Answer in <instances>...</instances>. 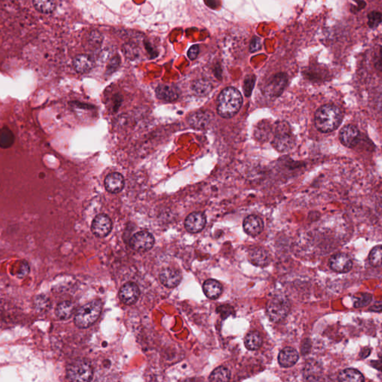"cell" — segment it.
<instances>
[{
  "label": "cell",
  "instance_id": "6da1fadb",
  "mask_svg": "<svg viewBox=\"0 0 382 382\" xmlns=\"http://www.w3.org/2000/svg\"><path fill=\"white\" fill-rule=\"evenodd\" d=\"M343 117L342 111L339 107L327 104L316 111L314 124L316 129L321 133H330L341 126Z\"/></svg>",
  "mask_w": 382,
  "mask_h": 382
},
{
  "label": "cell",
  "instance_id": "7a4b0ae2",
  "mask_svg": "<svg viewBox=\"0 0 382 382\" xmlns=\"http://www.w3.org/2000/svg\"><path fill=\"white\" fill-rule=\"evenodd\" d=\"M243 96L237 88L228 87L222 90L217 99L218 114L222 118L234 117L243 105Z\"/></svg>",
  "mask_w": 382,
  "mask_h": 382
},
{
  "label": "cell",
  "instance_id": "3957f363",
  "mask_svg": "<svg viewBox=\"0 0 382 382\" xmlns=\"http://www.w3.org/2000/svg\"><path fill=\"white\" fill-rule=\"evenodd\" d=\"M102 310V302L99 299L91 301L76 311L74 323L79 329H87L99 319Z\"/></svg>",
  "mask_w": 382,
  "mask_h": 382
},
{
  "label": "cell",
  "instance_id": "277c9868",
  "mask_svg": "<svg viewBox=\"0 0 382 382\" xmlns=\"http://www.w3.org/2000/svg\"><path fill=\"white\" fill-rule=\"evenodd\" d=\"M290 310V302L285 296L281 295L272 298L267 305V316L274 323L282 321L287 317Z\"/></svg>",
  "mask_w": 382,
  "mask_h": 382
},
{
  "label": "cell",
  "instance_id": "5b68a950",
  "mask_svg": "<svg viewBox=\"0 0 382 382\" xmlns=\"http://www.w3.org/2000/svg\"><path fill=\"white\" fill-rule=\"evenodd\" d=\"M287 123H278L276 134L273 138L272 145L279 153H287L293 148L295 139L290 134V128L287 127Z\"/></svg>",
  "mask_w": 382,
  "mask_h": 382
},
{
  "label": "cell",
  "instance_id": "8992f818",
  "mask_svg": "<svg viewBox=\"0 0 382 382\" xmlns=\"http://www.w3.org/2000/svg\"><path fill=\"white\" fill-rule=\"evenodd\" d=\"M67 377L72 382H90L93 378V369L85 361H77L67 369Z\"/></svg>",
  "mask_w": 382,
  "mask_h": 382
},
{
  "label": "cell",
  "instance_id": "52a82bcc",
  "mask_svg": "<svg viewBox=\"0 0 382 382\" xmlns=\"http://www.w3.org/2000/svg\"><path fill=\"white\" fill-rule=\"evenodd\" d=\"M129 244L134 250L138 252H147L154 246L155 238L151 233L147 231H141L132 236Z\"/></svg>",
  "mask_w": 382,
  "mask_h": 382
},
{
  "label": "cell",
  "instance_id": "ba28073f",
  "mask_svg": "<svg viewBox=\"0 0 382 382\" xmlns=\"http://www.w3.org/2000/svg\"><path fill=\"white\" fill-rule=\"evenodd\" d=\"M111 229H112V222L109 216L107 215H97L93 220L91 231L96 237H106L110 234Z\"/></svg>",
  "mask_w": 382,
  "mask_h": 382
},
{
  "label": "cell",
  "instance_id": "9c48e42d",
  "mask_svg": "<svg viewBox=\"0 0 382 382\" xmlns=\"http://www.w3.org/2000/svg\"><path fill=\"white\" fill-rule=\"evenodd\" d=\"M360 132L354 125H347L340 132V141L347 148H353L359 144Z\"/></svg>",
  "mask_w": 382,
  "mask_h": 382
},
{
  "label": "cell",
  "instance_id": "30bf717a",
  "mask_svg": "<svg viewBox=\"0 0 382 382\" xmlns=\"http://www.w3.org/2000/svg\"><path fill=\"white\" fill-rule=\"evenodd\" d=\"M329 266L337 273H346L351 270L353 261L347 254L338 253L331 257Z\"/></svg>",
  "mask_w": 382,
  "mask_h": 382
},
{
  "label": "cell",
  "instance_id": "8fae6325",
  "mask_svg": "<svg viewBox=\"0 0 382 382\" xmlns=\"http://www.w3.org/2000/svg\"><path fill=\"white\" fill-rule=\"evenodd\" d=\"M287 77L285 73H278L273 76L266 87V92L271 97H278L286 88Z\"/></svg>",
  "mask_w": 382,
  "mask_h": 382
},
{
  "label": "cell",
  "instance_id": "7c38bea8",
  "mask_svg": "<svg viewBox=\"0 0 382 382\" xmlns=\"http://www.w3.org/2000/svg\"><path fill=\"white\" fill-rule=\"evenodd\" d=\"M140 293L141 292H140L139 287L136 284L133 282H128L120 288L119 297L123 303L131 305L138 301Z\"/></svg>",
  "mask_w": 382,
  "mask_h": 382
},
{
  "label": "cell",
  "instance_id": "4fadbf2b",
  "mask_svg": "<svg viewBox=\"0 0 382 382\" xmlns=\"http://www.w3.org/2000/svg\"><path fill=\"white\" fill-rule=\"evenodd\" d=\"M206 216L201 212H193L186 218L185 226L190 233H198L205 226Z\"/></svg>",
  "mask_w": 382,
  "mask_h": 382
},
{
  "label": "cell",
  "instance_id": "5bb4252c",
  "mask_svg": "<svg viewBox=\"0 0 382 382\" xmlns=\"http://www.w3.org/2000/svg\"><path fill=\"white\" fill-rule=\"evenodd\" d=\"M159 279H160L161 282L165 287L174 288L181 283L183 276H182L181 272L180 270H176V269L166 268L164 269L161 272Z\"/></svg>",
  "mask_w": 382,
  "mask_h": 382
},
{
  "label": "cell",
  "instance_id": "9a60e30c",
  "mask_svg": "<svg viewBox=\"0 0 382 382\" xmlns=\"http://www.w3.org/2000/svg\"><path fill=\"white\" fill-rule=\"evenodd\" d=\"M243 229L249 235L255 237L262 232L264 229V222L256 215H249L243 221Z\"/></svg>",
  "mask_w": 382,
  "mask_h": 382
},
{
  "label": "cell",
  "instance_id": "2e32d148",
  "mask_svg": "<svg viewBox=\"0 0 382 382\" xmlns=\"http://www.w3.org/2000/svg\"><path fill=\"white\" fill-rule=\"evenodd\" d=\"M249 260L252 264L257 267H264L269 265L271 261V258L266 249L257 247L249 252Z\"/></svg>",
  "mask_w": 382,
  "mask_h": 382
},
{
  "label": "cell",
  "instance_id": "e0dca14e",
  "mask_svg": "<svg viewBox=\"0 0 382 382\" xmlns=\"http://www.w3.org/2000/svg\"><path fill=\"white\" fill-rule=\"evenodd\" d=\"M124 178L119 173L108 174L105 180V187L111 193H118L124 188Z\"/></svg>",
  "mask_w": 382,
  "mask_h": 382
},
{
  "label": "cell",
  "instance_id": "ac0fdd59",
  "mask_svg": "<svg viewBox=\"0 0 382 382\" xmlns=\"http://www.w3.org/2000/svg\"><path fill=\"white\" fill-rule=\"evenodd\" d=\"M73 67L77 73L81 74L89 73L94 67V61L89 55H79L73 59Z\"/></svg>",
  "mask_w": 382,
  "mask_h": 382
},
{
  "label": "cell",
  "instance_id": "d6986e66",
  "mask_svg": "<svg viewBox=\"0 0 382 382\" xmlns=\"http://www.w3.org/2000/svg\"><path fill=\"white\" fill-rule=\"evenodd\" d=\"M299 360V353L292 347H285L279 353L278 361L281 367L290 368L296 365Z\"/></svg>",
  "mask_w": 382,
  "mask_h": 382
},
{
  "label": "cell",
  "instance_id": "ffe728a7",
  "mask_svg": "<svg viewBox=\"0 0 382 382\" xmlns=\"http://www.w3.org/2000/svg\"><path fill=\"white\" fill-rule=\"evenodd\" d=\"M323 374V368L316 361H310L304 368V379L307 381H319Z\"/></svg>",
  "mask_w": 382,
  "mask_h": 382
},
{
  "label": "cell",
  "instance_id": "44dd1931",
  "mask_svg": "<svg viewBox=\"0 0 382 382\" xmlns=\"http://www.w3.org/2000/svg\"><path fill=\"white\" fill-rule=\"evenodd\" d=\"M76 307L70 301H63L58 304L55 308V314L61 320H67L75 314Z\"/></svg>",
  "mask_w": 382,
  "mask_h": 382
},
{
  "label": "cell",
  "instance_id": "7402d4cb",
  "mask_svg": "<svg viewBox=\"0 0 382 382\" xmlns=\"http://www.w3.org/2000/svg\"><path fill=\"white\" fill-rule=\"evenodd\" d=\"M156 94L158 99H162L167 102H174L179 97L178 90L176 87L171 86V85H159L156 88Z\"/></svg>",
  "mask_w": 382,
  "mask_h": 382
},
{
  "label": "cell",
  "instance_id": "603a6c76",
  "mask_svg": "<svg viewBox=\"0 0 382 382\" xmlns=\"http://www.w3.org/2000/svg\"><path fill=\"white\" fill-rule=\"evenodd\" d=\"M203 291L209 299H216L222 294V286L218 281L208 279L203 285Z\"/></svg>",
  "mask_w": 382,
  "mask_h": 382
},
{
  "label": "cell",
  "instance_id": "cb8c5ba5",
  "mask_svg": "<svg viewBox=\"0 0 382 382\" xmlns=\"http://www.w3.org/2000/svg\"><path fill=\"white\" fill-rule=\"evenodd\" d=\"M210 116L204 111L195 113L189 119V123L192 127L200 129L205 128L210 122Z\"/></svg>",
  "mask_w": 382,
  "mask_h": 382
},
{
  "label": "cell",
  "instance_id": "d4e9b609",
  "mask_svg": "<svg viewBox=\"0 0 382 382\" xmlns=\"http://www.w3.org/2000/svg\"><path fill=\"white\" fill-rule=\"evenodd\" d=\"M338 380L344 382H362L365 381V377L360 371L349 368L340 373Z\"/></svg>",
  "mask_w": 382,
  "mask_h": 382
},
{
  "label": "cell",
  "instance_id": "484cf974",
  "mask_svg": "<svg viewBox=\"0 0 382 382\" xmlns=\"http://www.w3.org/2000/svg\"><path fill=\"white\" fill-rule=\"evenodd\" d=\"M15 136L12 131L7 126L0 129V148H10L14 144Z\"/></svg>",
  "mask_w": 382,
  "mask_h": 382
},
{
  "label": "cell",
  "instance_id": "4316f807",
  "mask_svg": "<svg viewBox=\"0 0 382 382\" xmlns=\"http://www.w3.org/2000/svg\"><path fill=\"white\" fill-rule=\"evenodd\" d=\"M263 340L258 332H249L244 339L245 347L249 350H257L262 345Z\"/></svg>",
  "mask_w": 382,
  "mask_h": 382
},
{
  "label": "cell",
  "instance_id": "83f0119b",
  "mask_svg": "<svg viewBox=\"0 0 382 382\" xmlns=\"http://www.w3.org/2000/svg\"><path fill=\"white\" fill-rule=\"evenodd\" d=\"M34 8L43 13H50L56 7V0H33Z\"/></svg>",
  "mask_w": 382,
  "mask_h": 382
},
{
  "label": "cell",
  "instance_id": "f1b7e54d",
  "mask_svg": "<svg viewBox=\"0 0 382 382\" xmlns=\"http://www.w3.org/2000/svg\"><path fill=\"white\" fill-rule=\"evenodd\" d=\"M231 378V373L225 367H219L215 369L209 377L210 382H228Z\"/></svg>",
  "mask_w": 382,
  "mask_h": 382
},
{
  "label": "cell",
  "instance_id": "f546056e",
  "mask_svg": "<svg viewBox=\"0 0 382 382\" xmlns=\"http://www.w3.org/2000/svg\"><path fill=\"white\" fill-rule=\"evenodd\" d=\"M192 89L196 95L204 96L210 92L211 90V85L207 81H195L192 85Z\"/></svg>",
  "mask_w": 382,
  "mask_h": 382
},
{
  "label": "cell",
  "instance_id": "4dcf8cb0",
  "mask_svg": "<svg viewBox=\"0 0 382 382\" xmlns=\"http://www.w3.org/2000/svg\"><path fill=\"white\" fill-rule=\"evenodd\" d=\"M382 246H376L371 250L369 255L370 262L374 267H380L382 265Z\"/></svg>",
  "mask_w": 382,
  "mask_h": 382
},
{
  "label": "cell",
  "instance_id": "1f68e13d",
  "mask_svg": "<svg viewBox=\"0 0 382 382\" xmlns=\"http://www.w3.org/2000/svg\"><path fill=\"white\" fill-rule=\"evenodd\" d=\"M270 133H271V127L270 124L263 122L261 124L258 125L257 129H255V136L258 139L261 140V136L263 135V139H267L270 138Z\"/></svg>",
  "mask_w": 382,
  "mask_h": 382
},
{
  "label": "cell",
  "instance_id": "d6a6232c",
  "mask_svg": "<svg viewBox=\"0 0 382 382\" xmlns=\"http://www.w3.org/2000/svg\"><path fill=\"white\" fill-rule=\"evenodd\" d=\"M372 295L370 294V293H365L359 295L358 297L355 299V308H362V307L369 305L372 301Z\"/></svg>",
  "mask_w": 382,
  "mask_h": 382
},
{
  "label": "cell",
  "instance_id": "836d02e7",
  "mask_svg": "<svg viewBox=\"0 0 382 382\" xmlns=\"http://www.w3.org/2000/svg\"><path fill=\"white\" fill-rule=\"evenodd\" d=\"M382 13L379 11H372L368 14V25L371 28H376L381 24Z\"/></svg>",
  "mask_w": 382,
  "mask_h": 382
},
{
  "label": "cell",
  "instance_id": "e575fe53",
  "mask_svg": "<svg viewBox=\"0 0 382 382\" xmlns=\"http://www.w3.org/2000/svg\"><path fill=\"white\" fill-rule=\"evenodd\" d=\"M255 76L253 75L246 76L244 79L243 83V91H244L245 95L249 97L252 94V90H253L254 85H255Z\"/></svg>",
  "mask_w": 382,
  "mask_h": 382
},
{
  "label": "cell",
  "instance_id": "d590c367",
  "mask_svg": "<svg viewBox=\"0 0 382 382\" xmlns=\"http://www.w3.org/2000/svg\"><path fill=\"white\" fill-rule=\"evenodd\" d=\"M88 44H89L91 47L94 48V49H96V47H98V46L101 44V43H102V37H101V34H99V32H97V31H92V32L90 34V35L88 36Z\"/></svg>",
  "mask_w": 382,
  "mask_h": 382
},
{
  "label": "cell",
  "instance_id": "8d00e7d4",
  "mask_svg": "<svg viewBox=\"0 0 382 382\" xmlns=\"http://www.w3.org/2000/svg\"><path fill=\"white\" fill-rule=\"evenodd\" d=\"M216 311L222 318L225 319L234 314V308L228 305H221L218 307Z\"/></svg>",
  "mask_w": 382,
  "mask_h": 382
},
{
  "label": "cell",
  "instance_id": "74e56055",
  "mask_svg": "<svg viewBox=\"0 0 382 382\" xmlns=\"http://www.w3.org/2000/svg\"><path fill=\"white\" fill-rule=\"evenodd\" d=\"M262 43L261 40L258 37H254L250 43V52H255L261 49Z\"/></svg>",
  "mask_w": 382,
  "mask_h": 382
},
{
  "label": "cell",
  "instance_id": "f35d334b",
  "mask_svg": "<svg viewBox=\"0 0 382 382\" xmlns=\"http://www.w3.org/2000/svg\"><path fill=\"white\" fill-rule=\"evenodd\" d=\"M198 52H199V48H198V45H194V46H191L189 52H188V56L191 60H194L198 56Z\"/></svg>",
  "mask_w": 382,
  "mask_h": 382
},
{
  "label": "cell",
  "instance_id": "ab89813d",
  "mask_svg": "<svg viewBox=\"0 0 382 382\" xmlns=\"http://www.w3.org/2000/svg\"><path fill=\"white\" fill-rule=\"evenodd\" d=\"M371 310H372L373 311H377V312H380L382 310V302H379V304L376 303L375 305H374V306L371 308Z\"/></svg>",
  "mask_w": 382,
  "mask_h": 382
}]
</instances>
